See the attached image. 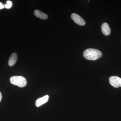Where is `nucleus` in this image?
<instances>
[{
	"label": "nucleus",
	"mask_w": 121,
	"mask_h": 121,
	"mask_svg": "<svg viewBox=\"0 0 121 121\" xmlns=\"http://www.w3.org/2000/svg\"><path fill=\"white\" fill-rule=\"evenodd\" d=\"M17 60V55L16 53L13 52L12 53L8 61V65L9 66L12 67L15 65Z\"/></svg>",
	"instance_id": "nucleus-7"
},
{
	"label": "nucleus",
	"mask_w": 121,
	"mask_h": 121,
	"mask_svg": "<svg viewBox=\"0 0 121 121\" xmlns=\"http://www.w3.org/2000/svg\"><path fill=\"white\" fill-rule=\"evenodd\" d=\"M4 5L2 4L1 2H0V9H4Z\"/></svg>",
	"instance_id": "nucleus-10"
},
{
	"label": "nucleus",
	"mask_w": 121,
	"mask_h": 121,
	"mask_svg": "<svg viewBox=\"0 0 121 121\" xmlns=\"http://www.w3.org/2000/svg\"><path fill=\"white\" fill-rule=\"evenodd\" d=\"M34 14L36 17L41 19L46 20L48 18V16L47 14L37 9L34 11Z\"/></svg>",
	"instance_id": "nucleus-8"
},
{
	"label": "nucleus",
	"mask_w": 121,
	"mask_h": 121,
	"mask_svg": "<svg viewBox=\"0 0 121 121\" xmlns=\"http://www.w3.org/2000/svg\"><path fill=\"white\" fill-rule=\"evenodd\" d=\"M49 98V96L47 95H45L43 97L39 98L36 100L35 102V105L37 107L40 106L41 105L47 102Z\"/></svg>",
	"instance_id": "nucleus-5"
},
{
	"label": "nucleus",
	"mask_w": 121,
	"mask_h": 121,
	"mask_svg": "<svg viewBox=\"0 0 121 121\" xmlns=\"http://www.w3.org/2000/svg\"><path fill=\"white\" fill-rule=\"evenodd\" d=\"M102 32L105 35H108L110 34L111 30L109 26L107 23H104L101 26Z\"/></svg>",
	"instance_id": "nucleus-6"
},
{
	"label": "nucleus",
	"mask_w": 121,
	"mask_h": 121,
	"mask_svg": "<svg viewBox=\"0 0 121 121\" xmlns=\"http://www.w3.org/2000/svg\"><path fill=\"white\" fill-rule=\"evenodd\" d=\"M2 94H1V93L0 91V102L1 101V99H2Z\"/></svg>",
	"instance_id": "nucleus-11"
},
{
	"label": "nucleus",
	"mask_w": 121,
	"mask_h": 121,
	"mask_svg": "<svg viewBox=\"0 0 121 121\" xmlns=\"http://www.w3.org/2000/svg\"><path fill=\"white\" fill-rule=\"evenodd\" d=\"M111 86L116 88L121 87V78L117 76H112L109 78Z\"/></svg>",
	"instance_id": "nucleus-3"
},
{
	"label": "nucleus",
	"mask_w": 121,
	"mask_h": 121,
	"mask_svg": "<svg viewBox=\"0 0 121 121\" xmlns=\"http://www.w3.org/2000/svg\"><path fill=\"white\" fill-rule=\"evenodd\" d=\"M10 82L12 84L16 85L20 87H23L27 85L26 78L20 76H14L10 78Z\"/></svg>",
	"instance_id": "nucleus-2"
},
{
	"label": "nucleus",
	"mask_w": 121,
	"mask_h": 121,
	"mask_svg": "<svg viewBox=\"0 0 121 121\" xmlns=\"http://www.w3.org/2000/svg\"><path fill=\"white\" fill-rule=\"evenodd\" d=\"M102 52L99 50L94 48H88L84 51L83 56L86 59L95 60L102 56Z\"/></svg>",
	"instance_id": "nucleus-1"
},
{
	"label": "nucleus",
	"mask_w": 121,
	"mask_h": 121,
	"mask_svg": "<svg viewBox=\"0 0 121 121\" xmlns=\"http://www.w3.org/2000/svg\"><path fill=\"white\" fill-rule=\"evenodd\" d=\"M71 17L76 23L80 26H84L86 24V22L84 20L76 13H72L71 15Z\"/></svg>",
	"instance_id": "nucleus-4"
},
{
	"label": "nucleus",
	"mask_w": 121,
	"mask_h": 121,
	"mask_svg": "<svg viewBox=\"0 0 121 121\" xmlns=\"http://www.w3.org/2000/svg\"><path fill=\"white\" fill-rule=\"evenodd\" d=\"M13 5V3L12 1L10 0L7 1L6 4L4 5V7L5 8L9 9L11 8Z\"/></svg>",
	"instance_id": "nucleus-9"
}]
</instances>
